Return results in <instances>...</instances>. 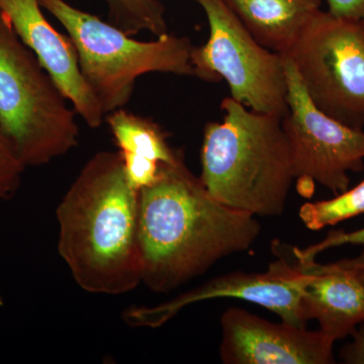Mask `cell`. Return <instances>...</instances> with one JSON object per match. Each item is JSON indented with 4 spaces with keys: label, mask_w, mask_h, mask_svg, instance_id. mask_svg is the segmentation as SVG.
<instances>
[{
    "label": "cell",
    "mask_w": 364,
    "mask_h": 364,
    "mask_svg": "<svg viewBox=\"0 0 364 364\" xmlns=\"http://www.w3.org/2000/svg\"><path fill=\"white\" fill-rule=\"evenodd\" d=\"M340 263L353 272L364 286V252L355 258L340 260Z\"/></svg>",
    "instance_id": "21"
},
{
    "label": "cell",
    "mask_w": 364,
    "mask_h": 364,
    "mask_svg": "<svg viewBox=\"0 0 364 364\" xmlns=\"http://www.w3.org/2000/svg\"><path fill=\"white\" fill-rule=\"evenodd\" d=\"M220 355L226 364L335 363V341L306 327L272 323L240 308L221 318Z\"/></svg>",
    "instance_id": "10"
},
{
    "label": "cell",
    "mask_w": 364,
    "mask_h": 364,
    "mask_svg": "<svg viewBox=\"0 0 364 364\" xmlns=\"http://www.w3.org/2000/svg\"><path fill=\"white\" fill-rule=\"evenodd\" d=\"M282 56L320 111L364 130V26L320 11Z\"/></svg>",
    "instance_id": "7"
},
{
    "label": "cell",
    "mask_w": 364,
    "mask_h": 364,
    "mask_svg": "<svg viewBox=\"0 0 364 364\" xmlns=\"http://www.w3.org/2000/svg\"><path fill=\"white\" fill-rule=\"evenodd\" d=\"M0 13L72 102L74 111L90 128L102 126L105 114L81 74L75 47L70 38L49 23L39 0H0Z\"/></svg>",
    "instance_id": "11"
},
{
    "label": "cell",
    "mask_w": 364,
    "mask_h": 364,
    "mask_svg": "<svg viewBox=\"0 0 364 364\" xmlns=\"http://www.w3.org/2000/svg\"><path fill=\"white\" fill-rule=\"evenodd\" d=\"M293 262L309 275L301 296L306 322L318 321V330L335 342L352 336L364 322L363 282L340 261L321 264L294 258Z\"/></svg>",
    "instance_id": "12"
},
{
    "label": "cell",
    "mask_w": 364,
    "mask_h": 364,
    "mask_svg": "<svg viewBox=\"0 0 364 364\" xmlns=\"http://www.w3.org/2000/svg\"><path fill=\"white\" fill-rule=\"evenodd\" d=\"M75 112L0 13V130L21 164L42 166L76 147Z\"/></svg>",
    "instance_id": "5"
},
{
    "label": "cell",
    "mask_w": 364,
    "mask_h": 364,
    "mask_svg": "<svg viewBox=\"0 0 364 364\" xmlns=\"http://www.w3.org/2000/svg\"><path fill=\"white\" fill-rule=\"evenodd\" d=\"M39 2L68 33L81 74L105 116L130 102L136 79L144 74L195 76L191 61L193 45L188 37L166 33L152 42H140L65 0Z\"/></svg>",
    "instance_id": "4"
},
{
    "label": "cell",
    "mask_w": 364,
    "mask_h": 364,
    "mask_svg": "<svg viewBox=\"0 0 364 364\" xmlns=\"http://www.w3.org/2000/svg\"><path fill=\"white\" fill-rule=\"evenodd\" d=\"M340 358L345 363L364 364V322L352 334L350 343L340 350Z\"/></svg>",
    "instance_id": "20"
},
{
    "label": "cell",
    "mask_w": 364,
    "mask_h": 364,
    "mask_svg": "<svg viewBox=\"0 0 364 364\" xmlns=\"http://www.w3.org/2000/svg\"><path fill=\"white\" fill-rule=\"evenodd\" d=\"M138 207L119 152L91 157L57 208L59 253L81 289L116 296L142 282Z\"/></svg>",
    "instance_id": "2"
},
{
    "label": "cell",
    "mask_w": 364,
    "mask_h": 364,
    "mask_svg": "<svg viewBox=\"0 0 364 364\" xmlns=\"http://www.w3.org/2000/svg\"><path fill=\"white\" fill-rule=\"evenodd\" d=\"M105 2L109 9L107 21L131 37L143 31L157 38L168 33L165 6L159 0H105Z\"/></svg>",
    "instance_id": "15"
},
{
    "label": "cell",
    "mask_w": 364,
    "mask_h": 364,
    "mask_svg": "<svg viewBox=\"0 0 364 364\" xmlns=\"http://www.w3.org/2000/svg\"><path fill=\"white\" fill-rule=\"evenodd\" d=\"M364 245V228L363 229L356 230L353 232L332 231L328 234L324 240L318 242L315 245L309 246V247L299 249L293 248L294 257L299 260L309 261L316 260L318 254L327 250V249L339 247V246L346 245Z\"/></svg>",
    "instance_id": "18"
},
{
    "label": "cell",
    "mask_w": 364,
    "mask_h": 364,
    "mask_svg": "<svg viewBox=\"0 0 364 364\" xmlns=\"http://www.w3.org/2000/svg\"><path fill=\"white\" fill-rule=\"evenodd\" d=\"M363 214L364 179L332 200L304 203L299 212V219L311 231H320Z\"/></svg>",
    "instance_id": "16"
},
{
    "label": "cell",
    "mask_w": 364,
    "mask_h": 364,
    "mask_svg": "<svg viewBox=\"0 0 364 364\" xmlns=\"http://www.w3.org/2000/svg\"><path fill=\"white\" fill-rule=\"evenodd\" d=\"M207 16L210 36L191 50L196 77L229 85L231 97L255 112L284 117L287 109L286 60L260 44L224 0H193Z\"/></svg>",
    "instance_id": "6"
},
{
    "label": "cell",
    "mask_w": 364,
    "mask_h": 364,
    "mask_svg": "<svg viewBox=\"0 0 364 364\" xmlns=\"http://www.w3.org/2000/svg\"><path fill=\"white\" fill-rule=\"evenodd\" d=\"M25 169L0 130V200L11 198L16 193Z\"/></svg>",
    "instance_id": "17"
},
{
    "label": "cell",
    "mask_w": 364,
    "mask_h": 364,
    "mask_svg": "<svg viewBox=\"0 0 364 364\" xmlns=\"http://www.w3.org/2000/svg\"><path fill=\"white\" fill-rule=\"evenodd\" d=\"M261 45L284 55L323 0H224Z\"/></svg>",
    "instance_id": "14"
},
{
    "label": "cell",
    "mask_w": 364,
    "mask_h": 364,
    "mask_svg": "<svg viewBox=\"0 0 364 364\" xmlns=\"http://www.w3.org/2000/svg\"><path fill=\"white\" fill-rule=\"evenodd\" d=\"M284 57L287 77V112L282 124L293 153L294 177L313 195L314 182L335 196L349 188V172L364 169V130L345 126L313 104L291 60Z\"/></svg>",
    "instance_id": "8"
},
{
    "label": "cell",
    "mask_w": 364,
    "mask_h": 364,
    "mask_svg": "<svg viewBox=\"0 0 364 364\" xmlns=\"http://www.w3.org/2000/svg\"><path fill=\"white\" fill-rule=\"evenodd\" d=\"M138 231L142 282L168 293L223 258L249 250L261 226L255 215L215 200L182 155L139 191Z\"/></svg>",
    "instance_id": "1"
},
{
    "label": "cell",
    "mask_w": 364,
    "mask_h": 364,
    "mask_svg": "<svg viewBox=\"0 0 364 364\" xmlns=\"http://www.w3.org/2000/svg\"><path fill=\"white\" fill-rule=\"evenodd\" d=\"M105 119L119 148L129 183L138 193L157 181L162 165L176 162L183 155L171 148L167 134L148 117L119 109L107 114Z\"/></svg>",
    "instance_id": "13"
},
{
    "label": "cell",
    "mask_w": 364,
    "mask_h": 364,
    "mask_svg": "<svg viewBox=\"0 0 364 364\" xmlns=\"http://www.w3.org/2000/svg\"><path fill=\"white\" fill-rule=\"evenodd\" d=\"M221 109L223 122H210L203 131L200 181L228 207L255 217L282 215L296 179L284 117L232 97Z\"/></svg>",
    "instance_id": "3"
},
{
    "label": "cell",
    "mask_w": 364,
    "mask_h": 364,
    "mask_svg": "<svg viewBox=\"0 0 364 364\" xmlns=\"http://www.w3.org/2000/svg\"><path fill=\"white\" fill-rule=\"evenodd\" d=\"M277 256L279 258L264 272L228 273L161 305L130 309L124 314V318L134 327L157 328L191 304L232 298L263 306L289 324L306 327L301 296L309 275L287 257Z\"/></svg>",
    "instance_id": "9"
},
{
    "label": "cell",
    "mask_w": 364,
    "mask_h": 364,
    "mask_svg": "<svg viewBox=\"0 0 364 364\" xmlns=\"http://www.w3.org/2000/svg\"><path fill=\"white\" fill-rule=\"evenodd\" d=\"M330 14L364 26V0H327Z\"/></svg>",
    "instance_id": "19"
},
{
    "label": "cell",
    "mask_w": 364,
    "mask_h": 364,
    "mask_svg": "<svg viewBox=\"0 0 364 364\" xmlns=\"http://www.w3.org/2000/svg\"><path fill=\"white\" fill-rule=\"evenodd\" d=\"M4 304V299H2L1 293H0V305Z\"/></svg>",
    "instance_id": "22"
}]
</instances>
